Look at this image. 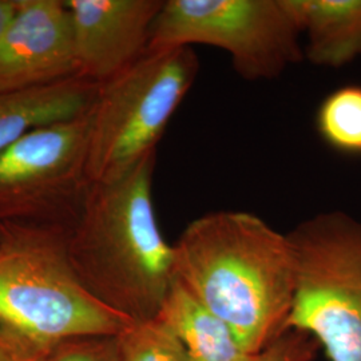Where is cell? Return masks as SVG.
<instances>
[{
    "instance_id": "6da1fadb",
    "label": "cell",
    "mask_w": 361,
    "mask_h": 361,
    "mask_svg": "<svg viewBox=\"0 0 361 361\" xmlns=\"http://www.w3.org/2000/svg\"><path fill=\"white\" fill-rule=\"evenodd\" d=\"M173 246L176 280L232 328L247 353L288 331L296 290L288 233L249 212L219 210L193 219Z\"/></svg>"
},
{
    "instance_id": "7a4b0ae2",
    "label": "cell",
    "mask_w": 361,
    "mask_h": 361,
    "mask_svg": "<svg viewBox=\"0 0 361 361\" xmlns=\"http://www.w3.org/2000/svg\"><path fill=\"white\" fill-rule=\"evenodd\" d=\"M155 162L153 152L116 178L90 182L68 225L78 280L130 323L157 319L176 281L174 246L155 216Z\"/></svg>"
},
{
    "instance_id": "3957f363",
    "label": "cell",
    "mask_w": 361,
    "mask_h": 361,
    "mask_svg": "<svg viewBox=\"0 0 361 361\" xmlns=\"http://www.w3.org/2000/svg\"><path fill=\"white\" fill-rule=\"evenodd\" d=\"M67 235L65 224L0 222V322L51 344L119 335L129 320L80 284Z\"/></svg>"
},
{
    "instance_id": "277c9868",
    "label": "cell",
    "mask_w": 361,
    "mask_h": 361,
    "mask_svg": "<svg viewBox=\"0 0 361 361\" xmlns=\"http://www.w3.org/2000/svg\"><path fill=\"white\" fill-rule=\"evenodd\" d=\"M192 47L146 51L116 77L98 86L91 106L87 177L111 180L157 145L198 75Z\"/></svg>"
},
{
    "instance_id": "5b68a950",
    "label": "cell",
    "mask_w": 361,
    "mask_h": 361,
    "mask_svg": "<svg viewBox=\"0 0 361 361\" xmlns=\"http://www.w3.org/2000/svg\"><path fill=\"white\" fill-rule=\"evenodd\" d=\"M296 290L286 329L305 332L329 361H361V221L329 210L288 233Z\"/></svg>"
},
{
    "instance_id": "8992f818",
    "label": "cell",
    "mask_w": 361,
    "mask_h": 361,
    "mask_svg": "<svg viewBox=\"0 0 361 361\" xmlns=\"http://www.w3.org/2000/svg\"><path fill=\"white\" fill-rule=\"evenodd\" d=\"M300 35L288 0H165L146 51L212 46L245 80H271L302 61Z\"/></svg>"
},
{
    "instance_id": "52a82bcc",
    "label": "cell",
    "mask_w": 361,
    "mask_h": 361,
    "mask_svg": "<svg viewBox=\"0 0 361 361\" xmlns=\"http://www.w3.org/2000/svg\"><path fill=\"white\" fill-rule=\"evenodd\" d=\"M91 109L28 131L0 153V222L70 225L90 185Z\"/></svg>"
},
{
    "instance_id": "ba28073f",
    "label": "cell",
    "mask_w": 361,
    "mask_h": 361,
    "mask_svg": "<svg viewBox=\"0 0 361 361\" xmlns=\"http://www.w3.org/2000/svg\"><path fill=\"white\" fill-rule=\"evenodd\" d=\"M70 11L75 77L102 85L147 50L165 0H65Z\"/></svg>"
},
{
    "instance_id": "9c48e42d",
    "label": "cell",
    "mask_w": 361,
    "mask_h": 361,
    "mask_svg": "<svg viewBox=\"0 0 361 361\" xmlns=\"http://www.w3.org/2000/svg\"><path fill=\"white\" fill-rule=\"evenodd\" d=\"M71 77L74 40L65 0H18L0 37V91L26 90Z\"/></svg>"
},
{
    "instance_id": "30bf717a",
    "label": "cell",
    "mask_w": 361,
    "mask_h": 361,
    "mask_svg": "<svg viewBox=\"0 0 361 361\" xmlns=\"http://www.w3.org/2000/svg\"><path fill=\"white\" fill-rule=\"evenodd\" d=\"M98 86L71 77L26 90L0 91V153L31 130L90 110Z\"/></svg>"
},
{
    "instance_id": "8fae6325",
    "label": "cell",
    "mask_w": 361,
    "mask_h": 361,
    "mask_svg": "<svg viewBox=\"0 0 361 361\" xmlns=\"http://www.w3.org/2000/svg\"><path fill=\"white\" fill-rule=\"evenodd\" d=\"M310 63L340 68L361 56V0H288Z\"/></svg>"
},
{
    "instance_id": "7c38bea8",
    "label": "cell",
    "mask_w": 361,
    "mask_h": 361,
    "mask_svg": "<svg viewBox=\"0 0 361 361\" xmlns=\"http://www.w3.org/2000/svg\"><path fill=\"white\" fill-rule=\"evenodd\" d=\"M157 319L178 338L189 361H245L250 356L232 328L177 280Z\"/></svg>"
},
{
    "instance_id": "4fadbf2b",
    "label": "cell",
    "mask_w": 361,
    "mask_h": 361,
    "mask_svg": "<svg viewBox=\"0 0 361 361\" xmlns=\"http://www.w3.org/2000/svg\"><path fill=\"white\" fill-rule=\"evenodd\" d=\"M316 128L337 153L361 157V86L347 85L329 92L319 106Z\"/></svg>"
},
{
    "instance_id": "5bb4252c",
    "label": "cell",
    "mask_w": 361,
    "mask_h": 361,
    "mask_svg": "<svg viewBox=\"0 0 361 361\" xmlns=\"http://www.w3.org/2000/svg\"><path fill=\"white\" fill-rule=\"evenodd\" d=\"M121 361H189L178 338L159 319L130 323L119 335Z\"/></svg>"
},
{
    "instance_id": "9a60e30c",
    "label": "cell",
    "mask_w": 361,
    "mask_h": 361,
    "mask_svg": "<svg viewBox=\"0 0 361 361\" xmlns=\"http://www.w3.org/2000/svg\"><path fill=\"white\" fill-rule=\"evenodd\" d=\"M47 361H121L116 336H85L61 341Z\"/></svg>"
},
{
    "instance_id": "2e32d148",
    "label": "cell",
    "mask_w": 361,
    "mask_h": 361,
    "mask_svg": "<svg viewBox=\"0 0 361 361\" xmlns=\"http://www.w3.org/2000/svg\"><path fill=\"white\" fill-rule=\"evenodd\" d=\"M319 344L305 332L288 329L268 347L250 355L245 361H313Z\"/></svg>"
},
{
    "instance_id": "e0dca14e",
    "label": "cell",
    "mask_w": 361,
    "mask_h": 361,
    "mask_svg": "<svg viewBox=\"0 0 361 361\" xmlns=\"http://www.w3.org/2000/svg\"><path fill=\"white\" fill-rule=\"evenodd\" d=\"M55 345L0 322V361H47Z\"/></svg>"
},
{
    "instance_id": "ac0fdd59",
    "label": "cell",
    "mask_w": 361,
    "mask_h": 361,
    "mask_svg": "<svg viewBox=\"0 0 361 361\" xmlns=\"http://www.w3.org/2000/svg\"><path fill=\"white\" fill-rule=\"evenodd\" d=\"M18 0H0V37L16 13Z\"/></svg>"
}]
</instances>
